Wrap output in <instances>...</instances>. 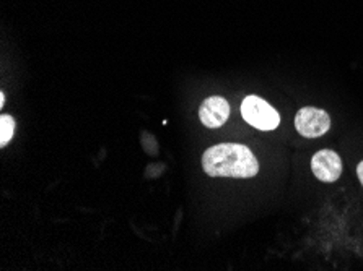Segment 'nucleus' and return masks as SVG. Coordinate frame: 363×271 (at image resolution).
Wrapping results in <instances>:
<instances>
[{"instance_id":"nucleus-1","label":"nucleus","mask_w":363,"mask_h":271,"mask_svg":"<svg viewBox=\"0 0 363 271\" xmlns=\"http://www.w3.org/2000/svg\"><path fill=\"white\" fill-rule=\"evenodd\" d=\"M202 168L211 177L250 179L259 173V163L252 151L240 143H220L202 154Z\"/></svg>"},{"instance_id":"nucleus-2","label":"nucleus","mask_w":363,"mask_h":271,"mask_svg":"<svg viewBox=\"0 0 363 271\" xmlns=\"http://www.w3.org/2000/svg\"><path fill=\"white\" fill-rule=\"evenodd\" d=\"M241 115L247 124L259 130H276L280 115L267 101L259 96H247L241 103Z\"/></svg>"},{"instance_id":"nucleus-3","label":"nucleus","mask_w":363,"mask_h":271,"mask_svg":"<svg viewBox=\"0 0 363 271\" xmlns=\"http://www.w3.org/2000/svg\"><path fill=\"white\" fill-rule=\"evenodd\" d=\"M295 127L300 135L306 138H318L331 129V117L326 110L308 106L296 113Z\"/></svg>"},{"instance_id":"nucleus-4","label":"nucleus","mask_w":363,"mask_h":271,"mask_svg":"<svg viewBox=\"0 0 363 271\" xmlns=\"http://www.w3.org/2000/svg\"><path fill=\"white\" fill-rule=\"evenodd\" d=\"M311 171L321 182H335L342 174V159L333 149H321L311 158Z\"/></svg>"},{"instance_id":"nucleus-5","label":"nucleus","mask_w":363,"mask_h":271,"mask_svg":"<svg viewBox=\"0 0 363 271\" xmlns=\"http://www.w3.org/2000/svg\"><path fill=\"white\" fill-rule=\"evenodd\" d=\"M230 115V104L225 98L212 96L201 104V122L208 129H218L227 122Z\"/></svg>"},{"instance_id":"nucleus-6","label":"nucleus","mask_w":363,"mask_h":271,"mask_svg":"<svg viewBox=\"0 0 363 271\" xmlns=\"http://www.w3.org/2000/svg\"><path fill=\"white\" fill-rule=\"evenodd\" d=\"M13 132H15V119L12 115L4 114L2 117H0V146L4 148L10 140H12Z\"/></svg>"},{"instance_id":"nucleus-7","label":"nucleus","mask_w":363,"mask_h":271,"mask_svg":"<svg viewBox=\"0 0 363 271\" xmlns=\"http://www.w3.org/2000/svg\"><path fill=\"white\" fill-rule=\"evenodd\" d=\"M357 175H359V180H360V184L363 185V161L357 166Z\"/></svg>"},{"instance_id":"nucleus-8","label":"nucleus","mask_w":363,"mask_h":271,"mask_svg":"<svg viewBox=\"0 0 363 271\" xmlns=\"http://www.w3.org/2000/svg\"><path fill=\"white\" fill-rule=\"evenodd\" d=\"M5 104V95L2 93V95H0V106H4Z\"/></svg>"}]
</instances>
